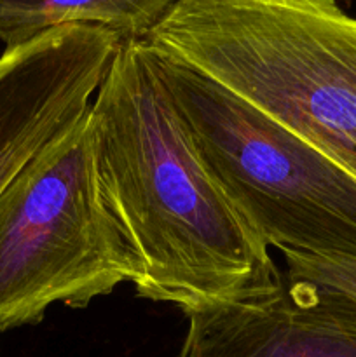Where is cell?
<instances>
[{
    "label": "cell",
    "mask_w": 356,
    "mask_h": 357,
    "mask_svg": "<svg viewBox=\"0 0 356 357\" xmlns=\"http://www.w3.org/2000/svg\"><path fill=\"white\" fill-rule=\"evenodd\" d=\"M89 119L101 194L138 258L140 298L187 316L281 288L271 248L205 166L143 38L122 42Z\"/></svg>",
    "instance_id": "cell-1"
},
{
    "label": "cell",
    "mask_w": 356,
    "mask_h": 357,
    "mask_svg": "<svg viewBox=\"0 0 356 357\" xmlns=\"http://www.w3.org/2000/svg\"><path fill=\"white\" fill-rule=\"evenodd\" d=\"M143 42L356 180V17L335 0H175Z\"/></svg>",
    "instance_id": "cell-2"
},
{
    "label": "cell",
    "mask_w": 356,
    "mask_h": 357,
    "mask_svg": "<svg viewBox=\"0 0 356 357\" xmlns=\"http://www.w3.org/2000/svg\"><path fill=\"white\" fill-rule=\"evenodd\" d=\"M140 264L105 202L89 112L0 194V331L135 286Z\"/></svg>",
    "instance_id": "cell-3"
},
{
    "label": "cell",
    "mask_w": 356,
    "mask_h": 357,
    "mask_svg": "<svg viewBox=\"0 0 356 357\" xmlns=\"http://www.w3.org/2000/svg\"><path fill=\"white\" fill-rule=\"evenodd\" d=\"M188 135L244 222L281 253L356 260V180L205 77L152 52Z\"/></svg>",
    "instance_id": "cell-4"
},
{
    "label": "cell",
    "mask_w": 356,
    "mask_h": 357,
    "mask_svg": "<svg viewBox=\"0 0 356 357\" xmlns=\"http://www.w3.org/2000/svg\"><path fill=\"white\" fill-rule=\"evenodd\" d=\"M115 31L65 24L0 54V194L82 121L122 44Z\"/></svg>",
    "instance_id": "cell-5"
},
{
    "label": "cell",
    "mask_w": 356,
    "mask_h": 357,
    "mask_svg": "<svg viewBox=\"0 0 356 357\" xmlns=\"http://www.w3.org/2000/svg\"><path fill=\"white\" fill-rule=\"evenodd\" d=\"M178 357H356V300L302 281L187 314Z\"/></svg>",
    "instance_id": "cell-6"
},
{
    "label": "cell",
    "mask_w": 356,
    "mask_h": 357,
    "mask_svg": "<svg viewBox=\"0 0 356 357\" xmlns=\"http://www.w3.org/2000/svg\"><path fill=\"white\" fill-rule=\"evenodd\" d=\"M175 0H0V42L16 47L65 24H93L140 40Z\"/></svg>",
    "instance_id": "cell-7"
},
{
    "label": "cell",
    "mask_w": 356,
    "mask_h": 357,
    "mask_svg": "<svg viewBox=\"0 0 356 357\" xmlns=\"http://www.w3.org/2000/svg\"><path fill=\"white\" fill-rule=\"evenodd\" d=\"M281 255L286 265V279L309 282L356 300V260L300 253Z\"/></svg>",
    "instance_id": "cell-8"
}]
</instances>
